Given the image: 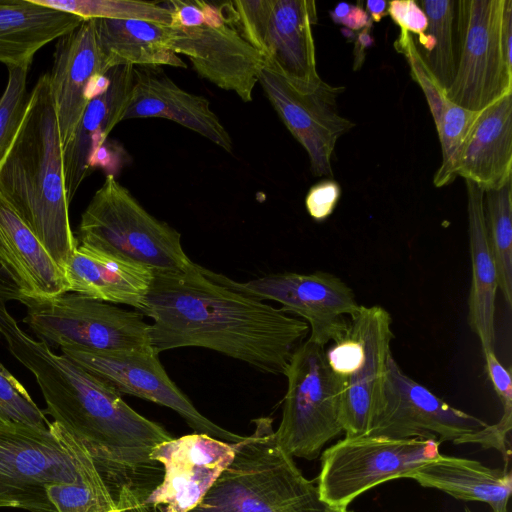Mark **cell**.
I'll use <instances>...</instances> for the list:
<instances>
[{
  "instance_id": "cell-25",
  "label": "cell",
  "mask_w": 512,
  "mask_h": 512,
  "mask_svg": "<svg viewBox=\"0 0 512 512\" xmlns=\"http://www.w3.org/2000/svg\"><path fill=\"white\" fill-rule=\"evenodd\" d=\"M83 21L32 0H0V62L7 68L30 67L39 49Z\"/></svg>"
},
{
  "instance_id": "cell-4",
  "label": "cell",
  "mask_w": 512,
  "mask_h": 512,
  "mask_svg": "<svg viewBox=\"0 0 512 512\" xmlns=\"http://www.w3.org/2000/svg\"><path fill=\"white\" fill-rule=\"evenodd\" d=\"M253 422L254 432L233 443L232 461L189 512H324L317 485L277 443L273 420Z\"/></svg>"
},
{
  "instance_id": "cell-2",
  "label": "cell",
  "mask_w": 512,
  "mask_h": 512,
  "mask_svg": "<svg viewBox=\"0 0 512 512\" xmlns=\"http://www.w3.org/2000/svg\"><path fill=\"white\" fill-rule=\"evenodd\" d=\"M0 335L13 357L34 375L45 412L86 448L105 479L151 465L152 450L174 438L132 409L112 386L56 354L47 342L32 338L4 303Z\"/></svg>"
},
{
  "instance_id": "cell-33",
  "label": "cell",
  "mask_w": 512,
  "mask_h": 512,
  "mask_svg": "<svg viewBox=\"0 0 512 512\" xmlns=\"http://www.w3.org/2000/svg\"><path fill=\"white\" fill-rule=\"evenodd\" d=\"M477 114L478 112L467 110L450 101L435 125L442 155L441 164L433 178L435 187L447 186L457 178L459 153Z\"/></svg>"
},
{
  "instance_id": "cell-40",
  "label": "cell",
  "mask_w": 512,
  "mask_h": 512,
  "mask_svg": "<svg viewBox=\"0 0 512 512\" xmlns=\"http://www.w3.org/2000/svg\"><path fill=\"white\" fill-rule=\"evenodd\" d=\"M27 296L24 294L20 284L10 272L0 263V303L8 301L23 302Z\"/></svg>"
},
{
  "instance_id": "cell-23",
  "label": "cell",
  "mask_w": 512,
  "mask_h": 512,
  "mask_svg": "<svg viewBox=\"0 0 512 512\" xmlns=\"http://www.w3.org/2000/svg\"><path fill=\"white\" fill-rule=\"evenodd\" d=\"M69 292L123 304L141 312L154 271L142 265L78 245L65 269Z\"/></svg>"
},
{
  "instance_id": "cell-26",
  "label": "cell",
  "mask_w": 512,
  "mask_h": 512,
  "mask_svg": "<svg viewBox=\"0 0 512 512\" xmlns=\"http://www.w3.org/2000/svg\"><path fill=\"white\" fill-rule=\"evenodd\" d=\"M408 478L464 501L488 504L493 512H508L512 476L507 468H490L468 458L443 455L416 469Z\"/></svg>"
},
{
  "instance_id": "cell-19",
  "label": "cell",
  "mask_w": 512,
  "mask_h": 512,
  "mask_svg": "<svg viewBox=\"0 0 512 512\" xmlns=\"http://www.w3.org/2000/svg\"><path fill=\"white\" fill-rule=\"evenodd\" d=\"M107 71L93 19L58 39L49 82L63 151L89 101L106 89Z\"/></svg>"
},
{
  "instance_id": "cell-46",
  "label": "cell",
  "mask_w": 512,
  "mask_h": 512,
  "mask_svg": "<svg viewBox=\"0 0 512 512\" xmlns=\"http://www.w3.org/2000/svg\"><path fill=\"white\" fill-rule=\"evenodd\" d=\"M465 512H472L467 506L464 507Z\"/></svg>"
},
{
  "instance_id": "cell-13",
  "label": "cell",
  "mask_w": 512,
  "mask_h": 512,
  "mask_svg": "<svg viewBox=\"0 0 512 512\" xmlns=\"http://www.w3.org/2000/svg\"><path fill=\"white\" fill-rule=\"evenodd\" d=\"M506 0H456V67L446 91L452 103L479 112L512 93V60L504 51Z\"/></svg>"
},
{
  "instance_id": "cell-16",
  "label": "cell",
  "mask_w": 512,
  "mask_h": 512,
  "mask_svg": "<svg viewBox=\"0 0 512 512\" xmlns=\"http://www.w3.org/2000/svg\"><path fill=\"white\" fill-rule=\"evenodd\" d=\"M63 356L103 380L120 394H129L178 413L196 433L237 443L245 438L215 424L200 413L170 379L158 354L149 351L93 352L60 347Z\"/></svg>"
},
{
  "instance_id": "cell-43",
  "label": "cell",
  "mask_w": 512,
  "mask_h": 512,
  "mask_svg": "<svg viewBox=\"0 0 512 512\" xmlns=\"http://www.w3.org/2000/svg\"><path fill=\"white\" fill-rule=\"evenodd\" d=\"M351 8V4L341 2L337 4L332 11H330V16L332 20L338 24V22L343 19Z\"/></svg>"
},
{
  "instance_id": "cell-7",
  "label": "cell",
  "mask_w": 512,
  "mask_h": 512,
  "mask_svg": "<svg viewBox=\"0 0 512 512\" xmlns=\"http://www.w3.org/2000/svg\"><path fill=\"white\" fill-rule=\"evenodd\" d=\"M392 319L381 306L361 305L346 333L325 350L342 383L341 420L346 437L368 435L379 410L392 356Z\"/></svg>"
},
{
  "instance_id": "cell-8",
  "label": "cell",
  "mask_w": 512,
  "mask_h": 512,
  "mask_svg": "<svg viewBox=\"0 0 512 512\" xmlns=\"http://www.w3.org/2000/svg\"><path fill=\"white\" fill-rule=\"evenodd\" d=\"M325 347L309 339L294 351L285 371L287 392L275 439L292 457L313 460L343 432L342 383L330 368Z\"/></svg>"
},
{
  "instance_id": "cell-41",
  "label": "cell",
  "mask_w": 512,
  "mask_h": 512,
  "mask_svg": "<svg viewBox=\"0 0 512 512\" xmlns=\"http://www.w3.org/2000/svg\"><path fill=\"white\" fill-rule=\"evenodd\" d=\"M370 23L371 18L361 5H351L347 15L338 22L350 30L367 28Z\"/></svg>"
},
{
  "instance_id": "cell-14",
  "label": "cell",
  "mask_w": 512,
  "mask_h": 512,
  "mask_svg": "<svg viewBox=\"0 0 512 512\" xmlns=\"http://www.w3.org/2000/svg\"><path fill=\"white\" fill-rule=\"evenodd\" d=\"M222 280L229 287L259 300L278 302L284 312L304 318L309 325L308 339L324 347L346 333L351 318L361 306L345 282L323 271L275 273L244 283L222 275Z\"/></svg>"
},
{
  "instance_id": "cell-27",
  "label": "cell",
  "mask_w": 512,
  "mask_h": 512,
  "mask_svg": "<svg viewBox=\"0 0 512 512\" xmlns=\"http://www.w3.org/2000/svg\"><path fill=\"white\" fill-rule=\"evenodd\" d=\"M466 182L469 248L472 281L468 299V323L482 349L495 343V300L497 273L488 243L484 218V190Z\"/></svg>"
},
{
  "instance_id": "cell-39",
  "label": "cell",
  "mask_w": 512,
  "mask_h": 512,
  "mask_svg": "<svg viewBox=\"0 0 512 512\" xmlns=\"http://www.w3.org/2000/svg\"><path fill=\"white\" fill-rule=\"evenodd\" d=\"M148 492L146 489L134 487L130 482H123L116 497V511L114 512H159L157 507L145 502Z\"/></svg>"
},
{
  "instance_id": "cell-44",
  "label": "cell",
  "mask_w": 512,
  "mask_h": 512,
  "mask_svg": "<svg viewBox=\"0 0 512 512\" xmlns=\"http://www.w3.org/2000/svg\"><path fill=\"white\" fill-rule=\"evenodd\" d=\"M324 512H354V511L349 510L345 506L326 505V508H325Z\"/></svg>"
},
{
  "instance_id": "cell-20",
  "label": "cell",
  "mask_w": 512,
  "mask_h": 512,
  "mask_svg": "<svg viewBox=\"0 0 512 512\" xmlns=\"http://www.w3.org/2000/svg\"><path fill=\"white\" fill-rule=\"evenodd\" d=\"M157 68H134L133 88L122 121L152 117L171 120L231 153L232 139L210 102L182 89Z\"/></svg>"
},
{
  "instance_id": "cell-29",
  "label": "cell",
  "mask_w": 512,
  "mask_h": 512,
  "mask_svg": "<svg viewBox=\"0 0 512 512\" xmlns=\"http://www.w3.org/2000/svg\"><path fill=\"white\" fill-rule=\"evenodd\" d=\"M428 19L426 31L414 41L421 61L437 85L450 88L456 67V0H421L417 2Z\"/></svg>"
},
{
  "instance_id": "cell-42",
  "label": "cell",
  "mask_w": 512,
  "mask_h": 512,
  "mask_svg": "<svg viewBox=\"0 0 512 512\" xmlns=\"http://www.w3.org/2000/svg\"><path fill=\"white\" fill-rule=\"evenodd\" d=\"M388 2L385 0H367L366 1V12L370 16L371 20L380 22V20L388 15Z\"/></svg>"
},
{
  "instance_id": "cell-38",
  "label": "cell",
  "mask_w": 512,
  "mask_h": 512,
  "mask_svg": "<svg viewBox=\"0 0 512 512\" xmlns=\"http://www.w3.org/2000/svg\"><path fill=\"white\" fill-rule=\"evenodd\" d=\"M487 373L503 406V417L512 418V384L510 371L497 358L493 348L482 349Z\"/></svg>"
},
{
  "instance_id": "cell-18",
  "label": "cell",
  "mask_w": 512,
  "mask_h": 512,
  "mask_svg": "<svg viewBox=\"0 0 512 512\" xmlns=\"http://www.w3.org/2000/svg\"><path fill=\"white\" fill-rule=\"evenodd\" d=\"M234 457L233 443L194 433L158 444L153 462L164 466L162 482L148 492L145 502L189 512L205 496Z\"/></svg>"
},
{
  "instance_id": "cell-9",
  "label": "cell",
  "mask_w": 512,
  "mask_h": 512,
  "mask_svg": "<svg viewBox=\"0 0 512 512\" xmlns=\"http://www.w3.org/2000/svg\"><path fill=\"white\" fill-rule=\"evenodd\" d=\"M78 476L73 438L55 422L41 428L0 420V508L55 512L47 488Z\"/></svg>"
},
{
  "instance_id": "cell-22",
  "label": "cell",
  "mask_w": 512,
  "mask_h": 512,
  "mask_svg": "<svg viewBox=\"0 0 512 512\" xmlns=\"http://www.w3.org/2000/svg\"><path fill=\"white\" fill-rule=\"evenodd\" d=\"M456 172L484 191L512 179V93L478 112L461 147Z\"/></svg>"
},
{
  "instance_id": "cell-35",
  "label": "cell",
  "mask_w": 512,
  "mask_h": 512,
  "mask_svg": "<svg viewBox=\"0 0 512 512\" xmlns=\"http://www.w3.org/2000/svg\"><path fill=\"white\" fill-rule=\"evenodd\" d=\"M0 420L35 427H49L50 422L26 388L0 362Z\"/></svg>"
},
{
  "instance_id": "cell-6",
  "label": "cell",
  "mask_w": 512,
  "mask_h": 512,
  "mask_svg": "<svg viewBox=\"0 0 512 512\" xmlns=\"http://www.w3.org/2000/svg\"><path fill=\"white\" fill-rule=\"evenodd\" d=\"M80 244L153 271H186L194 263L181 234L150 214L114 175H106L81 215Z\"/></svg>"
},
{
  "instance_id": "cell-17",
  "label": "cell",
  "mask_w": 512,
  "mask_h": 512,
  "mask_svg": "<svg viewBox=\"0 0 512 512\" xmlns=\"http://www.w3.org/2000/svg\"><path fill=\"white\" fill-rule=\"evenodd\" d=\"M258 82L286 128L307 152L312 174L332 178L336 143L355 126L338 110L337 99L345 87L323 80L317 89L300 92L265 69Z\"/></svg>"
},
{
  "instance_id": "cell-24",
  "label": "cell",
  "mask_w": 512,
  "mask_h": 512,
  "mask_svg": "<svg viewBox=\"0 0 512 512\" xmlns=\"http://www.w3.org/2000/svg\"><path fill=\"white\" fill-rule=\"evenodd\" d=\"M0 263L28 298H51L69 292L64 270L1 196Z\"/></svg>"
},
{
  "instance_id": "cell-15",
  "label": "cell",
  "mask_w": 512,
  "mask_h": 512,
  "mask_svg": "<svg viewBox=\"0 0 512 512\" xmlns=\"http://www.w3.org/2000/svg\"><path fill=\"white\" fill-rule=\"evenodd\" d=\"M488 424L452 407L388 360L382 401L368 435L467 444Z\"/></svg>"
},
{
  "instance_id": "cell-37",
  "label": "cell",
  "mask_w": 512,
  "mask_h": 512,
  "mask_svg": "<svg viewBox=\"0 0 512 512\" xmlns=\"http://www.w3.org/2000/svg\"><path fill=\"white\" fill-rule=\"evenodd\" d=\"M388 15L400 31L422 35L428 26V19L422 8L413 0H393L388 2Z\"/></svg>"
},
{
  "instance_id": "cell-21",
  "label": "cell",
  "mask_w": 512,
  "mask_h": 512,
  "mask_svg": "<svg viewBox=\"0 0 512 512\" xmlns=\"http://www.w3.org/2000/svg\"><path fill=\"white\" fill-rule=\"evenodd\" d=\"M134 68L121 65L107 71L109 83L106 89L89 101L71 142L63 151L69 203L84 179L91 174L95 154L107 142L113 128L122 121L133 88Z\"/></svg>"
},
{
  "instance_id": "cell-30",
  "label": "cell",
  "mask_w": 512,
  "mask_h": 512,
  "mask_svg": "<svg viewBox=\"0 0 512 512\" xmlns=\"http://www.w3.org/2000/svg\"><path fill=\"white\" fill-rule=\"evenodd\" d=\"M73 444L78 461L77 479L73 483H57L47 488V497L55 512L116 511V497L96 462L74 438Z\"/></svg>"
},
{
  "instance_id": "cell-11",
  "label": "cell",
  "mask_w": 512,
  "mask_h": 512,
  "mask_svg": "<svg viewBox=\"0 0 512 512\" xmlns=\"http://www.w3.org/2000/svg\"><path fill=\"white\" fill-rule=\"evenodd\" d=\"M233 6L241 34L261 55L263 69L300 92L319 87L314 0H236Z\"/></svg>"
},
{
  "instance_id": "cell-12",
  "label": "cell",
  "mask_w": 512,
  "mask_h": 512,
  "mask_svg": "<svg viewBox=\"0 0 512 512\" xmlns=\"http://www.w3.org/2000/svg\"><path fill=\"white\" fill-rule=\"evenodd\" d=\"M439 444L425 438L345 436L321 455L320 499L327 505L347 507L364 492L390 480L408 478L436 460Z\"/></svg>"
},
{
  "instance_id": "cell-36",
  "label": "cell",
  "mask_w": 512,
  "mask_h": 512,
  "mask_svg": "<svg viewBox=\"0 0 512 512\" xmlns=\"http://www.w3.org/2000/svg\"><path fill=\"white\" fill-rule=\"evenodd\" d=\"M341 195L338 182L332 179L322 180L313 185L305 198L309 215L316 221L327 219L334 211Z\"/></svg>"
},
{
  "instance_id": "cell-5",
  "label": "cell",
  "mask_w": 512,
  "mask_h": 512,
  "mask_svg": "<svg viewBox=\"0 0 512 512\" xmlns=\"http://www.w3.org/2000/svg\"><path fill=\"white\" fill-rule=\"evenodd\" d=\"M162 5L171 14L172 51L187 56L202 78L251 102L263 61L241 34L233 1L170 0Z\"/></svg>"
},
{
  "instance_id": "cell-34",
  "label": "cell",
  "mask_w": 512,
  "mask_h": 512,
  "mask_svg": "<svg viewBox=\"0 0 512 512\" xmlns=\"http://www.w3.org/2000/svg\"><path fill=\"white\" fill-rule=\"evenodd\" d=\"M30 67H9L6 88L0 97V163L10 148L28 105L27 75Z\"/></svg>"
},
{
  "instance_id": "cell-45",
  "label": "cell",
  "mask_w": 512,
  "mask_h": 512,
  "mask_svg": "<svg viewBox=\"0 0 512 512\" xmlns=\"http://www.w3.org/2000/svg\"><path fill=\"white\" fill-rule=\"evenodd\" d=\"M157 509L159 510V512H174L166 506H157Z\"/></svg>"
},
{
  "instance_id": "cell-3",
  "label": "cell",
  "mask_w": 512,
  "mask_h": 512,
  "mask_svg": "<svg viewBox=\"0 0 512 512\" xmlns=\"http://www.w3.org/2000/svg\"><path fill=\"white\" fill-rule=\"evenodd\" d=\"M0 196L64 270L78 243L70 225L49 73L32 88L21 125L0 163Z\"/></svg>"
},
{
  "instance_id": "cell-1",
  "label": "cell",
  "mask_w": 512,
  "mask_h": 512,
  "mask_svg": "<svg viewBox=\"0 0 512 512\" xmlns=\"http://www.w3.org/2000/svg\"><path fill=\"white\" fill-rule=\"evenodd\" d=\"M152 320L150 345L163 351L201 347L257 370L284 375L309 325L229 287L222 275L195 264L186 271H154L144 308Z\"/></svg>"
},
{
  "instance_id": "cell-28",
  "label": "cell",
  "mask_w": 512,
  "mask_h": 512,
  "mask_svg": "<svg viewBox=\"0 0 512 512\" xmlns=\"http://www.w3.org/2000/svg\"><path fill=\"white\" fill-rule=\"evenodd\" d=\"M108 69L121 65L186 68L170 47L166 24L143 20L93 19Z\"/></svg>"
},
{
  "instance_id": "cell-31",
  "label": "cell",
  "mask_w": 512,
  "mask_h": 512,
  "mask_svg": "<svg viewBox=\"0 0 512 512\" xmlns=\"http://www.w3.org/2000/svg\"><path fill=\"white\" fill-rule=\"evenodd\" d=\"M484 218L498 288L512 305V179L504 185L484 191Z\"/></svg>"
},
{
  "instance_id": "cell-10",
  "label": "cell",
  "mask_w": 512,
  "mask_h": 512,
  "mask_svg": "<svg viewBox=\"0 0 512 512\" xmlns=\"http://www.w3.org/2000/svg\"><path fill=\"white\" fill-rule=\"evenodd\" d=\"M23 322L40 340L93 352L149 351V324L138 311L78 293L26 298Z\"/></svg>"
},
{
  "instance_id": "cell-32",
  "label": "cell",
  "mask_w": 512,
  "mask_h": 512,
  "mask_svg": "<svg viewBox=\"0 0 512 512\" xmlns=\"http://www.w3.org/2000/svg\"><path fill=\"white\" fill-rule=\"evenodd\" d=\"M74 14L83 20H143L169 25L171 14L162 3L137 0H32Z\"/></svg>"
}]
</instances>
